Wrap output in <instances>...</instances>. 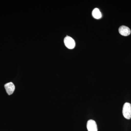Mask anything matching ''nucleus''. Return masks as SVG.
Returning a JSON list of instances; mask_svg holds the SVG:
<instances>
[{
	"mask_svg": "<svg viewBox=\"0 0 131 131\" xmlns=\"http://www.w3.org/2000/svg\"><path fill=\"white\" fill-rule=\"evenodd\" d=\"M5 88L7 93L9 95H11L13 94L15 89V86L14 84L12 82L5 84Z\"/></svg>",
	"mask_w": 131,
	"mask_h": 131,
	"instance_id": "nucleus-5",
	"label": "nucleus"
},
{
	"mask_svg": "<svg viewBox=\"0 0 131 131\" xmlns=\"http://www.w3.org/2000/svg\"><path fill=\"white\" fill-rule=\"evenodd\" d=\"M92 15L94 18L96 19L101 18L102 14L100 10L97 8H95L92 12Z\"/></svg>",
	"mask_w": 131,
	"mask_h": 131,
	"instance_id": "nucleus-6",
	"label": "nucleus"
},
{
	"mask_svg": "<svg viewBox=\"0 0 131 131\" xmlns=\"http://www.w3.org/2000/svg\"><path fill=\"white\" fill-rule=\"evenodd\" d=\"M87 128L88 131H97V125L93 120L90 119L87 122Z\"/></svg>",
	"mask_w": 131,
	"mask_h": 131,
	"instance_id": "nucleus-3",
	"label": "nucleus"
},
{
	"mask_svg": "<svg viewBox=\"0 0 131 131\" xmlns=\"http://www.w3.org/2000/svg\"><path fill=\"white\" fill-rule=\"evenodd\" d=\"M119 32L121 35L124 36H127L131 33L130 28L126 26H121L119 28Z\"/></svg>",
	"mask_w": 131,
	"mask_h": 131,
	"instance_id": "nucleus-4",
	"label": "nucleus"
},
{
	"mask_svg": "<svg viewBox=\"0 0 131 131\" xmlns=\"http://www.w3.org/2000/svg\"><path fill=\"white\" fill-rule=\"evenodd\" d=\"M123 116L125 118L130 119L131 118V105L130 103L126 102L124 104L122 110Z\"/></svg>",
	"mask_w": 131,
	"mask_h": 131,
	"instance_id": "nucleus-1",
	"label": "nucleus"
},
{
	"mask_svg": "<svg viewBox=\"0 0 131 131\" xmlns=\"http://www.w3.org/2000/svg\"><path fill=\"white\" fill-rule=\"evenodd\" d=\"M64 42L66 46L69 49H74L75 46L74 40L69 36H67L64 38Z\"/></svg>",
	"mask_w": 131,
	"mask_h": 131,
	"instance_id": "nucleus-2",
	"label": "nucleus"
}]
</instances>
